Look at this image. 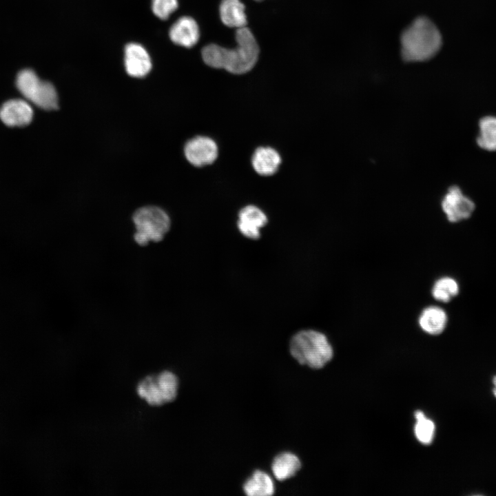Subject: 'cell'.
I'll return each mask as SVG.
<instances>
[{
	"mask_svg": "<svg viewBox=\"0 0 496 496\" xmlns=\"http://www.w3.org/2000/svg\"><path fill=\"white\" fill-rule=\"evenodd\" d=\"M235 39L237 45L233 49L214 43L205 46L201 51L205 63L235 74L250 71L258 59L260 50L258 43L251 31L246 26L236 30Z\"/></svg>",
	"mask_w": 496,
	"mask_h": 496,
	"instance_id": "1",
	"label": "cell"
},
{
	"mask_svg": "<svg viewBox=\"0 0 496 496\" xmlns=\"http://www.w3.org/2000/svg\"><path fill=\"white\" fill-rule=\"evenodd\" d=\"M400 44L401 54L404 61H424L431 59L440 50L442 36L429 19L420 17L403 31Z\"/></svg>",
	"mask_w": 496,
	"mask_h": 496,
	"instance_id": "2",
	"label": "cell"
},
{
	"mask_svg": "<svg viewBox=\"0 0 496 496\" xmlns=\"http://www.w3.org/2000/svg\"><path fill=\"white\" fill-rule=\"evenodd\" d=\"M289 349L300 364L312 369L322 368L333 355L327 336L315 330H303L296 333L290 341Z\"/></svg>",
	"mask_w": 496,
	"mask_h": 496,
	"instance_id": "3",
	"label": "cell"
},
{
	"mask_svg": "<svg viewBox=\"0 0 496 496\" xmlns=\"http://www.w3.org/2000/svg\"><path fill=\"white\" fill-rule=\"evenodd\" d=\"M132 220L135 227L134 240L141 247L163 240L171 227L168 214L156 206L138 209L133 214Z\"/></svg>",
	"mask_w": 496,
	"mask_h": 496,
	"instance_id": "4",
	"label": "cell"
},
{
	"mask_svg": "<svg viewBox=\"0 0 496 496\" xmlns=\"http://www.w3.org/2000/svg\"><path fill=\"white\" fill-rule=\"evenodd\" d=\"M16 85L21 94L37 107L46 110L58 107V96L53 85L41 80L30 69L23 70L17 76Z\"/></svg>",
	"mask_w": 496,
	"mask_h": 496,
	"instance_id": "5",
	"label": "cell"
},
{
	"mask_svg": "<svg viewBox=\"0 0 496 496\" xmlns=\"http://www.w3.org/2000/svg\"><path fill=\"white\" fill-rule=\"evenodd\" d=\"M441 207L447 220L457 223L468 218L475 210L474 202L457 185L450 187L441 200Z\"/></svg>",
	"mask_w": 496,
	"mask_h": 496,
	"instance_id": "6",
	"label": "cell"
},
{
	"mask_svg": "<svg viewBox=\"0 0 496 496\" xmlns=\"http://www.w3.org/2000/svg\"><path fill=\"white\" fill-rule=\"evenodd\" d=\"M187 160L193 165L202 167L214 163L218 156L215 141L207 136H198L189 140L184 147Z\"/></svg>",
	"mask_w": 496,
	"mask_h": 496,
	"instance_id": "7",
	"label": "cell"
},
{
	"mask_svg": "<svg viewBox=\"0 0 496 496\" xmlns=\"http://www.w3.org/2000/svg\"><path fill=\"white\" fill-rule=\"evenodd\" d=\"M124 63L127 73L133 77H143L152 68L148 52L141 45L135 43L125 46Z\"/></svg>",
	"mask_w": 496,
	"mask_h": 496,
	"instance_id": "8",
	"label": "cell"
},
{
	"mask_svg": "<svg viewBox=\"0 0 496 496\" xmlns=\"http://www.w3.org/2000/svg\"><path fill=\"white\" fill-rule=\"evenodd\" d=\"M33 110L27 101L22 99L8 101L0 108V118L10 127H23L32 120Z\"/></svg>",
	"mask_w": 496,
	"mask_h": 496,
	"instance_id": "9",
	"label": "cell"
},
{
	"mask_svg": "<svg viewBox=\"0 0 496 496\" xmlns=\"http://www.w3.org/2000/svg\"><path fill=\"white\" fill-rule=\"evenodd\" d=\"M169 34L173 43L189 48L194 46L199 40V27L192 17H182L172 25Z\"/></svg>",
	"mask_w": 496,
	"mask_h": 496,
	"instance_id": "10",
	"label": "cell"
},
{
	"mask_svg": "<svg viewBox=\"0 0 496 496\" xmlns=\"http://www.w3.org/2000/svg\"><path fill=\"white\" fill-rule=\"evenodd\" d=\"M267 223L265 214L256 206L247 205L239 212L238 227L241 234L249 238H258L260 228Z\"/></svg>",
	"mask_w": 496,
	"mask_h": 496,
	"instance_id": "11",
	"label": "cell"
},
{
	"mask_svg": "<svg viewBox=\"0 0 496 496\" xmlns=\"http://www.w3.org/2000/svg\"><path fill=\"white\" fill-rule=\"evenodd\" d=\"M448 321L446 311L437 306H429L421 312L418 324L420 328L430 335H439L446 328Z\"/></svg>",
	"mask_w": 496,
	"mask_h": 496,
	"instance_id": "12",
	"label": "cell"
},
{
	"mask_svg": "<svg viewBox=\"0 0 496 496\" xmlns=\"http://www.w3.org/2000/svg\"><path fill=\"white\" fill-rule=\"evenodd\" d=\"M251 161L254 170L258 174L268 176L277 172L281 158L274 149L260 147L254 152Z\"/></svg>",
	"mask_w": 496,
	"mask_h": 496,
	"instance_id": "13",
	"label": "cell"
},
{
	"mask_svg": "<svg viewBox=\"0 0 496 496\" xmlns=\"http://www.w3.org/2000/svg\"><path fill=\"white\" fill-rule=\"evenodd\" d=\"M219 13L222 22L227 27L238 29L247 23L245 7L240 0H222Z\"/></svg>",
	"mask_w": 496,
	"mask_h": 496,
	"instance_id": "14",
	"label": "cell"
},
{
	"mask_svg": "<svg viewBox=\"0 0 496 496\" xmlns=\"http://www.w3.org/2000/svg\"><path fill=\"white\" fill-rule=\"evenodd\" d=\"M301 467L298 457L291 453H283L276 456L271 468L275 477L280 481L293 476Z\"/></svg>",
	"mask_w": 496,
	"mask_h": 496,
	"instance_id": "15",
	"label": "cell"
},
{
	"mask_svg": "<svg viewBox=\"0 0 496 496\" xmlns=\"http://www.w3.org/2000/svg\"><path fill=\"white\" fill-rule=\"evenodd\" d=\"M138 395L151 406H161L165 403L157 375H148L137 385Z\"/></svg>",
	"mask_w": 496,
	"mask_h": 496,
	"instance_id": "16",
	"label": "cell"
},
{
	"mask_svg": "<svg viewBox=\"0 0 496 496\" xmlns=\"http://www.w3.org/2000/svg\"><path fill=\"white\" fill-rule=\"evenodd\" d=\"M243 490L249 496H269L273 494L274 486L267 473L256 471L245 483Z\"/></svg>",
	"mask_w": 496,
	"mask_h": 496,
	"instance_id": "17",
	"label": "cell"
},
{
	"mask_svg": "<svg viewBox=\"0 0 496 496\" xmlns=\"http://www.w3.org/2000/svg\"><path fill=\"white\" fill-rule=\"evenodd\" d=\"M478 146L486 151H496V116H486L479 122Z\"/></svg>",
	"mask_w": 496,
	"mask_h": 496,
	"instance_id": "18",
	"label": "cell"
},
{
	"mask_svg": "<svg viewBox=\"0 0 496 496\" xmlns=\"http://www.w3.org/2000/svg\"><path fill=\"white\" fill-rule=\"evenodd\" d=\"M459 292L457 282L451 277L440 278L434 283L431 293L434 299L442 302H448Z\"/></svg>",
	"mask_w": 496,
	"mask_h": 496,
	"instance_id": "19",
	"label": "cell"
},
{
	"mask_svg": "<svg viewBox=\"0 0 496 496\" xmlns=\"http://www.w3.org/2000/svg\"><path fill=\"white\" fill-rule=\"evenodd\" d=\"M416 424L415 434L418 441L423 444L432 442L435 434V424L433 421L426 417L420 411L415 412Z\"/></svg>",
	"mask_w": 496,
	"mask_h": 496,
	"instance_id": "20",
	"label": "cell"
},
{
	"mask_svg": "<svg viewBox=\"0 0 496 496\" xmlns=\"http://www.w3.org/2000/svg\"><path fill=\"white\" fill-rule=\"evenodd\" d=\"M165 403L174 401L178 393V380L176 375L169 371H164L157 375Z\"/></svg>",
	"mask_w": 496,
	"mask_h": 496,
	"instance_id": "21",
	"label": "cell"
},
{
	"mask_svg": "<svg viewBox=\"0 0 496 496\" xmlns=\"http://www.w3.org/2000/svg\"><path fill=\"white\" fill-rule=\"evenodd\" d=\"M178 0H152V10L154 14L161 19L169 18L178 8Z\"/></svg>",
	"mask_w": 496,
	"mask_h": 496,
	"instance_id": "22",
	"label": "cell"
},
{
	"mask_svg": "<svg viewBox=\"0 0 496 496\" xmlns=\"http://www.w3.org/2000/svg\"><path fill=\"white\" fill-rule=\"evenodd\" d=\"M493 385H494V388H493V394H494L495 397H496V375H495V376L493 377Z\"/></svg>",
	"mask_w": 496,
	"mask_h": 496,
	"instance_id": "23",
	"label": "cell"
},
{
	"mask_svg": "<svg viewBox=\"0 0 496 496\" xmlns=\"http://www.w3.org/2000/svg\"><path fill=\"white\" fill-rule=\"evenodd\" d=\"M255 1H262V0H255Z\"/></svg>",
	"mask_w": 496,
	"mask_h": 496,
	"instance_id": "24",
	"label": "cell"
}]
</instances>
